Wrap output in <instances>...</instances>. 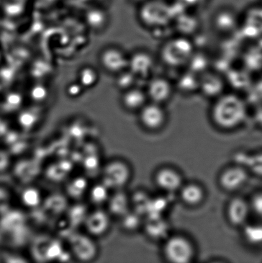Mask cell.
I'll return each mask as SVG.
<instances>
[{
    "instance_id": "obj_1",
    "label": "cell",
    "mask_w": 262,
    "mask_h": 263,
    "mask_svg": "<svg viewBox=\"0 0 262 263\" xmlns=\"http://www.w3.org/2000/svg\"><path fill=\"white\" fill-rule=\"evenodd\" d=\"M248 114L246 100L235 92H225L212 100L210 109L212 122L221 129L230 130L239 127Z\"/></svg>"
},
{
    "instance_id": "obj_2",
    "label": "cell",
    "mask_w": 262,
    "mask_h": 263,
    "mask_svg": "<svg viewBox=\"0 0 262 263\" xmlns=\"http://www.w3.org/2000/svg\"><path fill=\"white\" fill-rule=\"evenodd\" d=\"M196 52L193 43L185 35L171 37L164 43L159 58L169 68L180 69L188 66Z\"/></svg>"
},
{
    "instance_id": "obj_3",
    "label": "cell",
    "mask_w": 262,
    "mask_h": 263,
    "mask_svg": "<svg viewBox=\"0 0 262 263\" xmlns=\"http://www.w3.org/2000/svg\"><path fill=\"white\" fill-rule=\"evenodd\" d=\"M132 170L125 160L115 158L109 160L100 172L101 182L112 191L123 190L132 178Z\"/></svg>"
},
{
    "instance_id": "obj_4",
    "label": "cell",
    "mask_w": 262,
    "mask_h": 263,
    "mask_svg": "<svg viewBox=\"0 0 262 263\" xmlns=\"http://www.w3.org/2000/svg\"><path fill=\"white\" fill-rule=\"evenodd\" d=\"M68 248L73 258L83 262L93 261L99 253L95 238L86 233L72 234L69 238Z\"/></svg>"
},
{
    "instance_id": "obj_5",
    "label": "cell",
    "mask_w": 262,
    "mask_h": 263,
    "mask_svg": "<svg viewBox=\"0 0 262 263\" xmlns=\"http://www.w3.org/2000/svg\"><path fill=\"white\" fill-rule=\"evenodd\" d=\"M193 245L182 236L170 237L164 246V254L169 262L189 263L194 256Z\"/></svg>"
},
{
    "instance_id": "obj_6",
    "label": "cell",
    "mask_w": 262,
    "mask_h": 263,
    "mask_svg": "<svg viewBox=\"0 0 262 263\" xmlns=\"http://www.w3.org/2000/svg\"><path fill=\"white\" fill-rule=\"evenodd\" d=\"M149 101L166 105L170 102L176 91L174 83L162 76H153L146 81L145 87Z\"/></svg>"
},
{
    "instance_id": "obj_7",
    "label": "cell",
    "mask_w": 262,
    "mask_h": 263,
    "mask_svg": "<svg viewBox=\"0 0 262 263\" xmlns=\"http://www.w3.org/2000/svg\"><path fill=\"white\" fill-rule=\"evenodd\" d=\"M112 217L106 209L95 208L89 211L84 221L85 231L94 238L106 235L111 228Z\"/></svg>"
},
{
    "instance_id": "obj_8",
    "label": "cell",
    "mask_w": 262,
    "mask_h": 263,
    "mask_svg": "<svg viewBox=\"0 0 262 263\" xmlns=\"http://www.w3.org/2000/svg\"><path fill=\"white\" fill-rule=\"evenodd\" d=\"M99 62L104 70L116 76L128 69L129 55L116 46H109L99 53Z\"/></svg>"
},
{
    "instance_id": "obj_9",
    "label": "cell",
    "mask_w": 262,
    "mask_h": 263,
    "mask_svg": "<svg viewBox=\"0 0 262 263\" xmlns=\"http://www.w3.org/2000/svg\"><path fill=\"white\" fill-rule=\"evenodd\" d=\"M156 59L150 52L140 50L129 55L128 69L132 72L140 81H147L154 76Z\"/></svg>"
},
{
    "instance_id": "obj_10",
    "label": "cell",
    "mask_w": 262,
    "mask_h": 263,
    "mask_svg": "<svg viewBox=\"0 0 262 263\" xmlns=\"http://www.w3.org/2000/svg\"><path fill=\"white\" fill-rule=\"evenodd\" d=\"M141 125L149 130H157L165 125L168 113L165 105L149 102L138 112Z\"/></svg>"
},
{
    "instance_id": "obj_11",
    "label": "cell",
    "mask_w": 262,
    "mask_h": 263,
    "mask_svg": "<svg viewBox=\"0 0 262 263\" xmlns=\"http://www.w3.org/2000/svg\"><path fill=\"white\" fill-rule=\"evenodd\" d=\"M224 77L216 72L205 71L200 76L199 92L207 99L212 100L226 92Z\"/></svg>"
},
{
    "instance_id": "obj_12",
    "label": "cell",
    "mask_w": 262,
    "mask_h": 263,
    "mask_svg": "<svg viewBox=\"0 0 262 263\" xmlns=\"http://www.w3.org/2000/svg\"><path fill=\"white\" fill-rule=\"evenodd\" d=\"M149 101L145 87L137 86L123 92L120 103L126 110L138 112Z\"/></svg>"
},
{
    "instance_id": "obj_13",
    "label": "cell",
    "mask_w": 262,
    "mask_h": 263,
    "mask_svg": "<svg viewBox=\"0 0 262 263\" xmlns=\"http://www.w3.org/2000/svg\"><path fill=\"white\" fill-rule=\"evenodd\" d=\"M106 206L112 218L119 219L132 210L130 197L125 189L112 191Z\"/></svg>"
},
{
    "instance_id": "obj_14",
    "label": "cell",
    "mask_w": 262,
    "mask_h": 263,
    "mask_svg": "<svg viewBox=\"0 0 262 263\" xmlns=\"http://www.w3.org/2000/svg\"><path fill=\"white\" fill-rule=\"evenodd\" d=\"M248 172L242 166H233L225 170L219 177L220 186L227 191L239 189L247 181Z\"/></svg>"
},
{
    "instance_id": "obj_15",
    "label": "cell",
    "mask_w": 262,
    "mask_h": 263,
    "mask_svg": "<svg viewBox=\"0 0 262 263\" xmlns=\"http://www.w3.org/2000/svg\"><path fill=\"white\" fill-rule=\"evenodd\" d=\"M156 184L161 190L167 192H175L180 190L182 178L178 172L169 167L158 170L155 175Z\"/></svg>"
},
{
    "instance_id": "obj_16",
    "label": "cell",
    "mask_w": 262,
    "mask_h": 263,
    "mask_svg": "<svg viewBox=\"0 0 262 263\" xmlns=\"http://www.w3.org/2000/svg\"><path fill=\"white\" fill-rule=\"evenodd\" d=\"M250 214V205L241 198L231 200L227 208V216L233 226H240L247 221Z\"/></svg>"
},
{
    "instance_id": "obj_17",
    "label": "cell",
    "mask_w": 262,
    "mask_h": 263,
    "mask_svg": "<svg viewBox=\"0 0 262 263\" xmlns=\"http://www.w3.org/2000/svg\"><path fill=\"white\" fill-rule=\"evenodd\" d=\"M84 18L87 27L96 32L105 30L109 22V14L101 7L89 8L85 12Z\"/></svg>"
},
{
    "instance_id": "obj_18",
    "label": "cell",
    "mask_w": 262,
    "mask_h": 263,
    "mask_svg": "<svg viewBox=\"0 0 262 263\" xmlns=\"http://www.w3.org/2000/svg\"><path fill=\"white\" fill-rule=\"evenodd\" d=\"M199 74L188 69L179 76L174 86L176 91L178 90L185 95H191L199 92Z\"/></svg>"
},
{
    "instance_id": "obj_19",
    "label": "cell",
    "mask_w": 262,
    "mask_h": 263,
    "mask_svg": "<svg viewBox=\"0 0 262 263\" xmlns=\"http://www.w3.org/2000/svg\"><path fill=\"white\" fill-rule=\"evenodd\" d=\"M180 197L183 202L191 206H196L202 202L205 198V192L201 186L194 183L182 185L180 188Z\"/></svg>"
},
{
    "instance_id": "obj_20",
    "label": "cell",
    "mask_w": 262,
    "mask_h": 263,
    "mask_svg": "<svg viewBox=\"0 0 262 263\" xmlns=\"http://www.w3.org/2000/svg\"><path fill=\"white\" fill-rule=\"evenodd\" d=\"M111 192L106 185L100 181L89 187L87 195L90 203L95 208H102L106 205Z\"/></svg>"
},
{
    "instance_id": "obj_21",
    "label": "cell",
    "mask_w": 262,
    "mask_h": 263,
    "mask_svg": "<svg viewBox=\"0 0 262 263\" xmlns=\"http://www.w3.org/2000/svg\"><path fill=\"white\" fill-rule=\"evenodd\" d=\"M77 81L86 89L93 88L99 81V74L96 68L91 66H85L79 69Z\"/></svg>"
},
{
    "instance_id": "obj_22",
    "label": "cell",
    "mask_w": 262,
    "mask_h": 263,
    "mask_svg": "<svg viewBox=\"0 0 262 263\" xmlns=\"http://www.w3.org/2000/svg\"><path fill=\"white\" fill-rule=\"evenodd\" d=\"M237 17L234 12L228 10H221L215 17L214 25L218 30L224 31L232 30L235 27Z\"/></svg>"
},
{
    "instance_id": "obj_23",
    "label": "cell",
    "mask_w": 262,
    "mask_h": 263,
    "mask_svg": "<svg viewBox=\"0 0 262 263\" xmlns=\"http://www.w3.org/2000/svg\"><path fill=\"white\" fill-rule=\"evenodd\" d=\"M89 187L88 183L83 177H76L68 182L66 186L67 195L74 199L78 200L87 194Z\"/></svg>"
},
{
    "instance_id": "obj_24",
    "label": "cell",
    "mask_w": 262,
    "mask_h": 263,
    "mask_svg": "<svg viewBox=\"0 0 262 263\" xmlns=\"http://www.w3.org/2000/svg\"><path fill=\"white\" fill-rule=\"evenodd\" d=\"M139 82V79L128 69L115 76V86L123 92L133 87L139 86L137 84Z\"/></svg>"
},
{
    "instance_id": "obj_25",
    "label": "cell",
    "mask_w": 262,
    "mask_h": 263,
    "mask_svg": "<svg viewBox=\"0 0 262 263\" xmlns=\"http://www.w3.org/2000/svg\"><path fill=\"white\" fill-rule=\"evenodd\" d=\"M120 228L127 233L137 231L141 225L140 214L131 210L119 218Z\"/></svg>"
},
{
    "instance_id": "obj_26",
    "label": "cell",
    "mask_w": 262,
    "mask_h": 263,
    "mask_svg": "<svg viewBox=\"0 0 262 263\" xmlns=\"http://www.w3.org/2000/svg\"><path fill=\"white\" fill-rule=\"evenodd\" d=\"M241 166L245 165L251 172L262 177V152L252 155L241 154Z\"/></svg>"
},
{
    "instance_id": "obj_27",
    "label": "cell",
    "mask_w": 262,
    "mask_h": 263,
    "mask_svg": "<svg viewBox=\"0 0 262 263\" xmlns=\"http://www.w3.org/2000/svg\"><path fill=\"white\" fill-rule=\"evenodd\" d=\"M50 91L45 84L37 83L31 87L29 91L30 99L35 103V104H41L47 100Z\"/></svg>"
},
{
    "instance_id": "obj_28",
    "label": "cell",
    "mask_w": 262,
    "mask_h": 263,
    "mask_svg": "<svg viewBox=\"0 0 262 263\" xmlns=\"http://www.w3.org/2000/svg\"><path fill=\"white\" fill-rule=\"evenodd\" d=\"M37 108H29L23 111L19 116V122L23 125L32 126L33 123H37L38 117L41 116V111Z\"/></svg>"
},
{
    "instance_id": "obj_29",
    "label": "cell",
    "mask_w": 262,
    "mask_h": 263,
    "mask_svg": "<svg viewBox=\"0 0 262 263\" xmlns=\"http://www.w3.org/2000/svg\"><path fill=\"white\" fill-rule=\"evenodd\" d=\"M246 238L251 243H262V226H251L245 231Z\"/></svg>"
},
{
    "instance_id": "obj_30",
    "label": "cell",
    "mask_w": 262,
    "mask_h": 263,
    "mask_svg": "<svg viewBox=\"0 0 262 263\" xmlns=\"http://www.w3.org/2000/svg\"><path fill=\"white\" fill-rule=\"evenodd\" d=\"M86 89L77 81H72L67 85L66 94L71 99H77L84 95Z\"/></svg>"
},
{
    "instance_id": "obj_31",
    "label": "cell",
    "mask_w": 262,
    "mask_h": 263,
    "mask_svg": "<svg viewBox=\"0 0 262 263\" xmlns=\"http://www.w3.org/2000/svg\"><path fill=\"white\" fill-rule=\"evenodd\" d=\"M23 202L29 205H36L39 199V195L35 190L32 189L24 191L22 196Z\"/></svg>"
},
{
    "instance_id": "obj_32",
    "label": "cell",
    "mask_w": 262,
    "mask_h": 263,
    "mask_svg": "<svg viewBox=\"0 0 262 263\" xmlns=\"http://www.w3.org/2000/svg\"><path fill=\"white\" fill-rule=\"evenodd\" d=\"M7 102L12 107L17 108L22 104L23 97L19 93H12L8 97Z\"/></svg>"
},
{
    "instance_id": "obj_33",
    "label": "cell",
    "mask_w": 262,
    "mask_h": 263,
    "mask_svg": "<svg viewBox=\"0 0 262 263\" xmlns=\"http://www.w3.org/2000/svg\"><path fill=\"white\" fill-rule=\"evenodd\" d=\"M8 195L6 191L0 187V213L4 215L5 208L7 207Z\"/></svg>"
},
{
    "instance_id": "obj_34",
    "label": "cell",
    "mask_w": 262,
    "mask_h": 263,
    "mask_svg": "<svg viewBox=\"0 0 262 263\" xmlns=\"http://www.w3.org/2000/svg\"><path fill=\"white\" fill-rule=\"evenodd\" d=\"M7 157L4 152L0 151V171H2L7 166Z\"/></svg>"
},
{
    "instance_id": "obj_35",
    "label": "cell",
    "mask_w": 262,
    "mask_h": 263,
    "mask_svg": "<svg viewBox=\"0 0 262 263\" xmlns=\"http://www.w3.org/2000/svg\"><path fill=\"white\" fill-rule=\"evenodd\" d=\"M256 120L262 126V108L260 110H258L257 115H256Z\"/></svg>"
},
{
    "instance_id": "obj_36",
    "label": "cell",
    "mask_w": 262,
    "mask_h": 263,
    "mask_svg": "<svg viewBox=\"0 0 262 263\" xmlns=\"http://www.w3.org/2000/svg\"><path fill=\"white\" fill-rule=\"evenodd\" d=\"M131 2L133 3H135V4H137L141 5L143 4V3H145L146 1H148V0H130Z\"/></svg>"
}]
</instances>
